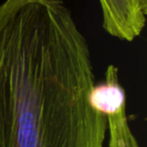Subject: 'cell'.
<instances>
[{
  "instance_id": "cell-1",
  "label": "cell",
  "mask_w": 147,
  "mask_h": 147,
  "mask_svg": "<svg viewBox=\"0 0 147 147\" xmlns=\"http://www.w3.org/2000/svg\"><path fill=\"white\" fill-rule=\"evenodd\" d=\"M95 85L88 39L65 0L0 3V147H107Z\"/></svg>"
},
{
  "instance_id": "cell-2",
  "label": "cell",
  "mask_w": 147,
  "mask_h": 147,
  "mask_svg": "<svg viewBox=\"0 0 147 147\" xmlns=\"http://www.w3.org/2000/svg\"><path fill=\"white\" fill-rule=\"evenodd\" d=\"M107 33L124 41L140 36L146 24L147 0H98Z\"/></svg>"
},
{
  "instance_id": "cell-3",
  "label": "cell",
  "mask_w": 147,
  "mask_h": 147,
  "mask_svg": "<svg viewBox=\"0 0 147 147\" xmlns=\"http://www.w3.org/2000/svg\"><path fill=\"white\" fill-rule=\"evenodd\" d=\"M104 114L108 122L107 147H141L128 122L126 101L112 106Z\"/></svg>"
}]
</instances>
